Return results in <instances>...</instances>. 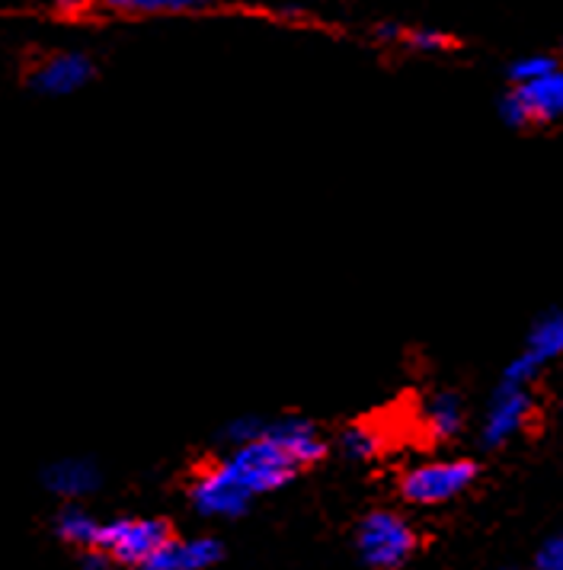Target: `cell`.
Instances as JSON below:
<instances>
[{
    "label": "cell",
    "mask_w": 563,
    "mask_h": 570,
    "mask_svg": "<svg viewBox=\"0 0 563 570\" xmlns=\"http://www.w3.org/2000/svg\"><path fill=\"white\" fill-rule=\"evenodd\" d=\"M221 468H225V474L247 497L276 491V488H282L298 471L295 459L282 449L279 442L269 440L266 430H263L259 440L234 445V452L221 462Z\"/></svg>",
    "instance_id": "1"
},
{
    "label": "cell",
    "mask_w": 563,
    "mask_h": 570,
    "mask_svg": "<svg viewBox=\"0 0 563 570\" xmlns=\"http://www.w3.org/2000/svg\"><path fill=\"white\" fill-rule=\"evenodd\" d=\"M500 116L510 126L529 122H561L563 119V65L547 71L544 78L515 83L500 100Z\"/></svg>",
    "instance_id": "2"
},
{
    "label": "cell",
    "mask_w": 563,
    "mask_h": 570,
    "mask_svg": "<svg viewBox=\"0 0 563 570\" xmlns=\"http://www.w3.org/2000/svg\"><path fill=\"white\" fill-rule=\"evenodd\" d=\"M416 548V535L409 522L397 513H372L358 525V554L368 568L394 570L401 568Z\"/></svg>",
    "instance_id": "3"
},
{
    "label": "cell",
    "mask_w": 563,
    "mask_h": 570,
    "mask_svg": "<svg viewBox=\"0 0 563 570\" xmlns=\"http://www.w3.org/2000/svg\"><path fill=\"white\" fill-rule=\"evenodd\" d=\"M474 465L461 462V459H445V462H423V465L409 468L401 481V491L409 503L419 507H433V503H445L452 497H458L471 488L474 481Z\"/></svg>",
    "instance_id": "4"
},
{
    "label": "cell",
    "mask_w": 563,
    "mask_h": 570,
    "mask_svg": "<svg viewBox=\"0 0 563 570\" xmlns=\"http://www.w3.org/2000/svg\"><path fill=\"white\" fill-rule=\"evenodd\" d=\"M167 539H170V532L157 519H116V522H102L97 548L106 551L112 561L145 568L148 558Z\"/></svg>",
    "instance_id": "5"
},
{
    "label": "cell",
    "mask_w": 563,
    "mask_h": 570,
    "mask_svg": "<svg viewBox=\"0 0 563 570\" xmlns=\"http://www.w3.org/2000/svg\"><path fill=\"white\" fill-rule=\"evenodd\" d=\"M532 416V394L525 385H515V382H503V389L493 394L490 401V411L484 416V436L486 445H503L510 442Z\"/></svg>",
    "instance_id": "6"
},
{
    "label": "cell",
    "mask_w": 563,
    "mask_h": 570,
    "mask_svg": "<svg viewBox=\"0 0 563 570\" xmlns=\"http://www.w3.org/2000/svg\"><path fill=\"white\" fill-rule=\"evenodd\" d=\"M557 356H563V312L547 314L544 321H537L525 353L506 368V382L529 385L537 375V368L551 363V360H557Z\"/></svg>",
    "instance_id": "7"
},
{
    "label": "cell",
    "mask_w": 563,
    "mask_h": 570,
    "mask_svg": "<svg viewBox=\"0 0 563 570\" xmlns=\"http://www.w3.org/2000/svg\"><path fill=\"white\" fill-rule=\"evenodd\" d=\"M93 78V61L80 52H61L46 58L36 75H32V87L46 97H68L83 90Z\"/></svg>",
    "instance_id": "8"
},
{
    "label": "cell",
    "mask_w": 563,
    "mask_h": 570,
    "mask_svg": "<svg viewBox=\"0 0 563 570\" xmlns=\"http://www.w3.org/2000/svg\"><path fill=\"white\" fill-rule=\"evenodd\" d=\"M192 503L205 517H237L250 503V497L230 481L228 474H225V468L215 465L196 478Z\"/></svg>",
    "instance_id": "9"
},
{
    "label": "cell",
    "mask_w": 563,
    "mask_h": 570,
    "mask_svg": "<svg viewBox=\"0 0 563 570\" xmlns=\"http://www.w3.org/2000/svg\"><path fill=\"white\" fill-rule=\"evenodd\" d=\"M218 558H221V544L215 539H182V542L167 539L141 570H205Z\"/></svg>",
    "instance_id": "10"
},
{
    "label": "cell",
    "mask_w": 563,
    "mask_h": 570,
    "mask_svg": "<svg viewBox=\"0 0 563 570\" xmlns=\"http://www.w3.org/2000/svg\"><path fill=\"white\" fill-rule=\"evenodd\" d=\"M266 436L276 440L295 459V465H310L324 455V440L320 433L307 423V420H279V423H266Z\"/></svg>",
    "instance_id": "11"
},
{
    "label": "cell",
    "mask_w": 563,
    "mask_h": 570,
    "mask_svg": "<svg viewBox=\"0 0 563 570\" xmlns=\"http://www.w3.org/2000/svg\"><path fill=\"white\" fill-rule=\"evenodd\" d=\"M46 484L58 497L77 500V497H87L90 491H97L100 471L93 468V462H87V459H65V462H55L46 471Z\"/></svg>",
    "instance_id": "12"
},
{
    "label": "cell",
    "mask_w": 563,
    "mask_h": 570,
    "mask_svg": "<svg viewBox=\"0 0 563 570\" xmlns=\"http://www.w3.org/2000/svg\"><path fill=\"white\" fill-rule=\"evenodd\" d=\"M423 426L429 430V436L435 440H448L461 430V420H464V411H461V401L452 394V391H438V394H429L426 404H423Z\"/></svg>",
    "instance_id": "13"
},
{
    "label": "cell",
    "mask_w": 563,
    "mask_h": 570,
    "mask_svg": "<svg viewBox=\"0 0 563 570\" xmlns=\"http://www.w3.org/2000/svg\"><path fill=\"white\" fill-rule=\"evenodd\" d=\"M205 3L208 0H109V7L131 17H177V13L203 10Z\"/></svg>",
    "instance_id": "14"
},
{
    "label": "cell",
    "mask_w": 563,
    "mask_h": 570,
    "mask_svg": "<svg viewBox=\"0 0 563 570\" xmlns=\"http://www.w3.org/2000/svg\"><path fill=\"white\" fill-rule=\"evenodd\" d=\"M100 529L102 522L90 517V513H83V510H65L61 519H58V532L68 539V542L83 544V548H97L100 542Z\"/></svg>",
    "instance_id": "15"
},
{
    "label": "cell",
    "mask_w": 563,
    "mask_h": 570,
    "mask_svg": "<svg viewBox=\"0 0 563 570\" xmlns=\"http://www.w3.org/2000/svg\"><path fill=\"white\" fill-rule=\"evenodd\" d=\"M382 449V436L368 426H353L343 433V452L349 459H372Z\"/></svg>",
    "instance_id": "16"
},
{
    "label": "cell",
    "mask_w": 563,
    "mask_h": 570,
    "mask_svg": "<svg viewBox=\"0 0 563 570\" xmlns=\"http://www.w3.org/2000/svg\"><path fill=\"white\" fill-rule=\"evenodd\" d=\"M404 46H409L413 52H445L448 46H452V39L442 32V29H429V27H416V29H404V39H401Z\"/></svg>",
    "instance_id": "17"
},
{
    "label": "cell",
    "mask_w": 563,
    "mask_h": 570,
    "mask_svg": "<svg viewBox=\"0 0 563 570\" xmlns=\"http://www.w3.org/2000/svg\"><path fill=\"white\" fill-rule=\"evenodd\" d=\"M557 68V61L551 58V55H522L518 61H512L510 68V78L515 83H529V80L544 78L547 71H554Z\"/></svg>",
    "instance_id": "18"
},
{
    "label": "cell",
    "mask_w": 563,
    "mask_h": 570,
    "mask_svg": "<svg viewBox=\"0 0 563 570\" xmlns=\"http://www.w3.org/2000/svg\"><path fill=\"white\" fill-rule=\"evenodd\" d=\"M263 430H266L263 420H256V416H240V420H234L228 430H225V436H228V442H234V445H244V442L259 440Z\"/></svg>",
    "instance_id": "19"
},
{
    "label": "cell",
    "mask_w": 563,
    "mask_h": 570,
    "mask_svg": "<svg viewBox=\"0 0 563 570\" xmlns=\"http://www.w3.org/2000/svg\"><path fill=\"white\" fill-rule=\"evenodd\" d=\"M535 570H563V535H554L541 544L535 558Z\"/></svg>",
    "instance_id": "20"
},
{
    "label": "cell",
    "mask_w": 563,
    "mask_h": 570,
    "mask_svg": "<svg viewBox=\"0 0 563 570\" xmlns=\"http://www.w3.org/2000/svg\"><path fill=\"white\" fill-rule=\"evenodd\" d=\"M80 570H112V561L106 554H90V558H83Z\"/></svg>",
    "instance_id": "21"
}]
</instances>
